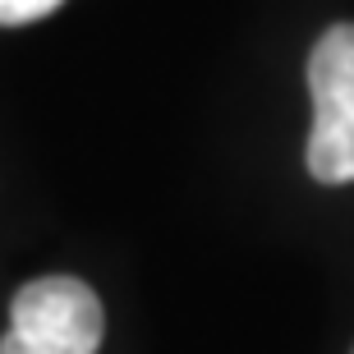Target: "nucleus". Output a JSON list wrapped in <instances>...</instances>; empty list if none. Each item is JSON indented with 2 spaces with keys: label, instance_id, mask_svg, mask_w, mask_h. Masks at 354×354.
I'll use <instances>...</instances> for the list:
<instances>
[{
  "label": "nucleus",
  "instance_id": "obj_1",
  "mask_svg": "<svg viewBox=\"0 0 354 354\" xmlns=\"http://www.w3.org/2000/svg\"><path fill=\"white\" fill-rule=\"evenodd\" d=\"M106 313L97 290L79 276H37L10 304V331L0 354H97Z\"/></svg>",
  "mask_w": 354,
  "mask_h": 354
},
{
  "label": "nucleus",
  "instance_id": "obj_2",
  "mask_svg": "<svg viewBox=\"0 0 354 354\" xmlns=\"http://www.w3.org/2000/svg\"><path fill=\"white\" fill-rule=\"evenodd\" d=\"M308 97L313 115L354 111V24H336L317 37L308 55Z\"/></svg>",
  "mask_w": 354,
  "mask_h": 354
},
{
  "label": "nucleus",
  "instance_id": "obj_3",
  "mask_svg": "<svg viewBox=\"0 0 354 354\" xmlns=\"http://www.w3.org/2000/svg\"><path fill=\"white\" fill-rule=\"evenodd\" d=\"M304 166L317 184H354V111L313 115Z\"/></svg>",
  "mask_w": 354,
  "mask_h": 354
},
{
  "label": "nucleus",
  "instance_id": "obj_4",
  "mask_svg": "<svg viewBox=\"0 0 354 354\" xmlns=\"http://www.w3.org/2000/svg\"><path fill=\"white\" fill-rule=\"evenodd\" d=\"M65 0H0V28H24L46 19L51 10H60Z\"/></svg>",
  "mask_w": 354,
  "mask_h": 354
}]
</instances>
